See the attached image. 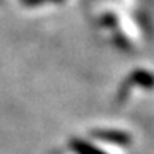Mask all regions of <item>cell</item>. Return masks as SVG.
<instances>
[{"label": "cell", "mask_w": 154, "mask_h": 154, "mask_svg": "<svg viewBox=\"0 0 154 154\" xmlns=\"http://www.w3.org/2000/svg\"><path fill=\"white\" fill-rule=\"evenodd\" d=\"M132 79L135 81V82H140L142 86H147V88H151V86H154V75L151 74V72H144V70H139L135 72V74H132Z\"/></svg>", "instance_id": "1"}]
</instances>
